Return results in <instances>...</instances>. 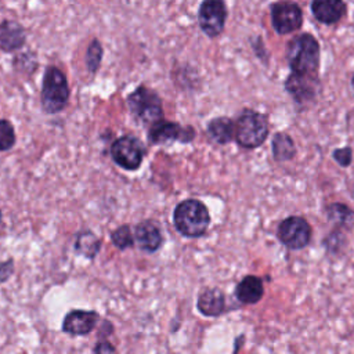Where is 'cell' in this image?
I'll return each instance as SVG.
<instances>
[{
	"label": "cell",
	"instance_id": "9c48e42d",
	"mask_svg": "<svg viewBox=\"0 0 354 354\" xmlns=\"http://www.w3.org/2000/svg\"><path fill=\"white\" fill-rule=\"evenodd\" d=\"M227 7L220 0H206L198 11L199 26L209 37L218 36L225 25Z\"/></svg>",
	"mask_w": 354,
	"mask_h": 354
},
{
	"label": "cell",
	"instance_id": "30bf717a",
	"mask_svg": "<svg viewBox=\"0 0 354 354\" xmlns=\"http://www.w3.org/2000/svg\"><path fill=\"white\" fill-rule=\"evenodd\" d=\"M195 137V130L189 126H180L174 122L160 120L151 126L148 138L153 144H166L171 141L188 142Z\"/></svg>",
	"mask_w": 354,
	"mask_h": 354
},
{
	"label": "cell",
	"instance_id": "5bb4252c",
	"mask_svg": "<svg viewBox=\"0 0 354 354\" xmlns=\"http://www.w3.org/2000/svg\"><path fill=\"white\" fill-rule=\"evenodd\" d=\"M134 239L140 249L145 252H155L162 243V234L153 221L144 220L136 225Z\"/></svg>",
	"mask_w": 354,
	"mask_h": 354
},
{
	"label": "cell",
	"instance_id": "8fae6325",
	"mask_svg": "<svg viewBox=\"0 0 354 354\" xmlns=\"http://www.w3.org/2000/svg\"><path fill=\"white\" fill-rule=\"evenodd\" d=\"M98 314L87 310H72L62 321V330L73 336L88 335L97 325Z\"/></svg>",
	"mask_w": 354,
	"mask_h": 354
},
{
	"label": "cell",
	"instance_id": "3957f363",
	"mask_svg": "<svg viewBox=\"0 0 354 354\" xmlns=\"http://www.w3.org/2000/svg\"><path fill=\"white\" fill-rule=\"evenodd\" d=\"M235 140L243 148L260 147L268 136V122L266 115L245 109L235 123Z\"/></svg>",
	"mask_w": 354,
	"mask_h": 354
},
{
	"label": "cell",
	"instance_id": "5b68a950",
	"mask_svg": "<svg viewBox=\"0 0 354 354\" xmlns=\"http://www.w3.org/2000/svg\"><path fill=\"white\" fill-rule=\"evenodd\" d=\"M127 105L136 120L144 124H155L162 120V101L155 91L144 86L137 87L129 97Z\"/></svg>",
	"mask_w": 354,
	"mask_h": 354
},
{
	"label": "cell",
	"instance_id": "603a6c76",
	"mask_svg": "<svg viewBox=\"0 0 354 354\" xmlns=\"http://www.w3.org/2000/svg\"><path fill=\"white\" fill-rule=\"evenodd\" d=\"M15 144L14 127L8 120L0 119V152L10 149Z\"/></svg>",
	"mask_w": 354,
	"mask_h": 354
},
{
	"label": "cell",
	"instance_id": "7c38bea8",
	"mask_svg": "<svg viewBox=\"0 0 354 354\" xmlns=\"http://www.w3.org/2000/svg\"><path fill=\"white\" fill-rule=\"evenodd\" d=\"M319 86V80L318 79H313V77H303V76H296V75H289L286 82H285V87L288 90V93L297 101V102H304V101H310L314 100L317 90Z\"/></svg>",
	"mask_w": 354,
	"mask_h": 354
},
{
	"label": "cell",
	"instance_id": "d6986e66",
	"mask_svg": "<svg viewBox=\"0 0 354 354\" xmlns=\"http://www.w3.org/2000/svg\"><path fill=\"white\" fill-rule=\"evenodd\" d=\"M272 155L277 160L285 162L296 155V147L292 137L286 133H277L272 138Z\"/></svg>",
	"mask_w": 354,
	"mask_h": 354
},
{
	"label": "cell",
	"instance_id": "e0dca14e",
	"mask_svg": "<svg viewBox=\"0 0 354 354\" xmlns=\"http://www.w3.org/2000/svg\"><path fill=\"white\" fill-rule=\"evenodd\" d=\"M25 43V32L18 22L3 21L0 24V50L14 51Z\"/></svg>",
	"mask_w": 354,
	"mask_h": 354
},
{
	"label": "cell",
	"instance_id": "d4e9b609",
	"mask_svg": "<svg viewBox=\"0 0 354 354\" xmlns=\"http://www.w3.org/2000/svg\"><path fill=\"white\" fill-rule=\"evenodd\" d=\"M332 155H333L335 160H336V162H337L340 166H343V167L348 166V165L351 163V159H353V155H351V149H350L348 147H344V148H339V149H335Z\"/></svg>",
	"mask_w": 354,
	"mask_h": 354
},
{
	"label": "cell",
	"instance_id": "ffe728a7",
	"mask_svg": "<svg viewBox=\"0 0 354 354\" xmlns=\"http://www.w3.org/2000/svg\"><path fill=\"white\" fill-rule=\"evenodd\" d=\"M326 214L330 221L340 227L351 228L354 225V212L343 203H332L326 207Z\"/></svg>",
	"mask_w": 354,
	"mask_h": 354
},
{
	"label": "cell",
	"instance_id": "ba28073f",
	"mask_svg": "<svg viewBox=\"0 0 354 354\" xmlns=\"http://www.w3.org/2000/svg\"><path fill=\"white\" fill-rule=\"evenodd\" d=\"M272 28L279 35L297 30L303 24L301 8L292 1H278L271 6Z\"/></svg>",
	"mask_w": 354,
	"mask_h": 354
},
{
	"label": "cell",
	"instance_id": "cb8c5ba5",
	"mask_svg": "<svg viewBox=\"0 0 354 354\" xmlns=\"http://www.w3.org/2000/svg\"><path fill=\"white\" fill-rule=\"evenodd\" d=\"M101 58H102V47H101L98 40H93L88 46L87 55H86V62H87V66H88L90 72L97 71V68L101 62Z\"/></svg>",
	"mask_w": 354,
	"mask_h": 354
},
{
	"label": "cell",
	"instance_id": "9a60e30c",
	"mask_svg": "<svg viewBox=\"0 0 354 354\" xmlns=\"http://www.w3.org/2000/svg\"><path fill=\"white\" fill-rule=\"evenodd\" d=\"M196 307L205 317H218L225 310L224 293L217 288L205 289L198 297Z\"/></svg>",
	"mask_w": 354,
	"mask_h": 354
},
{
	"label": "cell",
	"instance_id": "ac0fdd59",
	"mask_svg": "<svg viewBox=\"0 0 354 354\" xmlns=\"http://www.w3.org/2000/svg\"><path fill=\"white\" fill-rule=\"evenodd\" d=\"M207 133L217 144H227L232 140L235 124L228 118H216L207 124Z\"/></svg>",
	"mask_w": 354,
	"mask_h": 354
},
{
	"label": "cell",
	"instance_id": "8992f818",
	"mask_svg": "<svg viewBox=\"0 0 354 354\" xmlns=\"http://www.w3.org/2000/svg\"><path fill=\"white\" fill-rule=\"evenodd\" d=\"M278 238L289 249H303L310 243L311 227L306 218L290 216L281 221L278 225Z\"/></svg>",
	"mask_w": 354,
	"mask_h": 354
},
{
	"label": "cell",
	"instance_id": "6da1fadb",
	"mask_svg": "<svg viewBox=\"0 0 354 354\" xmlns=\"http://www.w3.org/2000/svg\"><path fill=\"white\" fill-rule=\"evenodd\" d=\"M286 59L292 75L318 79L319 44L310 33L295 36L286 44Z\"/></svg>",
	"mask_w": 354,
	"mask_h": 354
},
{
	"label": "cell",
	"instance_id": "7a4b0ae2",
	"mask_svg": "<svg viewBox=\"0 0 354 354\" xmlns=\"http://www.w3.org/2000/svg\"><path fill=\"white\" fill-rule=\"evenodd\" d=\"M173 221L181 235L198 238L206 232L210 224V214L201 201L185 199L174 209Z\"/></svg>",
	"mask_w": 354,
	"mask_h": 354
},
{
	"label": "cell",
	"instance_id": "4316f807",
	"mask_svg": "<svg viewBox=\"0 0 354 354\" xmlns=\"http://www.w3.org/2000/svg\"><path fill=\"white\" fill-rule=\"evenodd\" d=\"M351 90H353V94H354V73H353V77H351Z\"/></svg>",
	"mask_w": 354,
	"mask_h": 354
},
{
	"label": "cell",
	"instance_id": "7402d4cb",
	"mask_svg": "<svg viewBox=\"0 0 354 354\" xmlns=\"http://www.w3.org/2000/svg\"><path fill=\"white\" fill-rule=\"evenodd\" d=\"M111 239H112L113 245L118 246L119 249L130 248L133 245V242H134V236H133L129 225H120L119 228H116L112 232Z\"/></svg>",
	"mask_w": 354,
	"mask_h": 354
},
{
	"label": "cell",
	"instance_id": "4fadbf2b",
	"mask_svg": "<svg viewBox=\"0 0 354 354\" xmlns=\"http://www.w3.org/2000/svg\"><path fill=\"white\" fill-rule=\"evenodd\" d=\"M311 11L317 21L332 25L346 14V4L340 0H315L311 3Z\"/></svg>",
	"mask_w": 354,
	"mask_h": 354
},
{
	"label": "cell",
	"instance_id": "52a82bcc",
	"mask_svg": "<svg viewBox=\"0 0 354 354\" xmlns=\"http://www.w3.org/2000/svg\"><path fill=\"white\" fill-rule=\"evenodd\" d=\"M111 155L113 162L120 167L136 170L142 162L144 148L137 138L131 136H123L112 144Z\"/></svg>",
	"mask_w": 354,
	"mask_h": 354
},
{
	"label": "cell",
	"instance_id": "277c9868",
	"mask_svg": "<svg viewBox=\"0 0 354 354\" xmlns=\"http://www.w3.org/2000/svg\"><path fill=\"white\" fill-rule=\"evenodd\" d=\"M69 98V87L65 75L55 66H48L43 77L41 106L47 113L62 111Z\"/></svg>",
	"mask_w": 354,
	"mask_h": 354
},
{
	"label": "cell",
	"instance_id": "44dd1931",
	"mask_svg": "<svg viewBox=\"0 0 354 354\" xmlns=\"http://www.w3.org/2000/svg\"><path fill=\"white\" fill-rule=\"evenodd\" d=\"M98 249H100V241L93 232L84 231V232L79 234L77 241H76V250L79 253L91 259L95 256Z\"/></svg>",
	"mask_w": 354,
	"mask_h": 354
},
{
	"label": "cell",
	"instance_id": "484cf974",
	"mask_svg": "<svg viewBox=\"0 0 354 354\" xmlns=\"http://www.w3.org/2000/svg\"><path fill=\"white\" fill-rule=\"evenodd\" d=\"M93 353L94 354H115L116 350L108 340H101L94 346Z\"/></svg>",
	"mask_w": 354,
	"mask_h": 354
},
{
	"label": "cell",
	"instance_id": "2e32d148",
	"mask_svg": "<svg viewBox=\"0 0 354 354\" xmlns=\"http://www.w3.org/2000/svg\"><path fill=\"white\" fill-rule=\"evenodd\" d=\"M263 295V281L256 275L243 277L235 288V296L243 304H254L261 300Z\"/></svg>",
	"mask_w": 354,
	"mask_h": 354
}]
</instances>
